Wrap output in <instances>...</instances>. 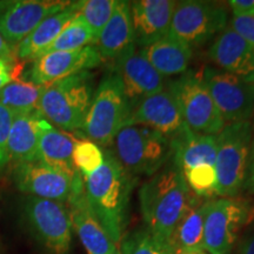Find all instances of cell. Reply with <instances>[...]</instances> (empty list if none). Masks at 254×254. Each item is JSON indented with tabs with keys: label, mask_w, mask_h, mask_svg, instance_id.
<instances>
[{
	"label": "cell",
	"mask_w": 254,
	"mask_h": 254,
	"mask_svg": "<svg viewBox=\"0 0 254 254\" xmlns=\"http://www.w3.org/2000/svg\"><path fill=\"white\" fill-rule=\"evenodd\" d=\"M198 198L190 190L182 167L172 155L139 190L145 228L158 243L172 252L171 239L174 230Z\"/></svg>",
	"instance_id": "1"
},
{
	"label": "cell",
	"mask_w": 254,
	"mask_h": 254,
	"mask_svg": "<svg viewBox=\"0 0 254 254\" xmlns=\"http://www.w3.org/2000/svg\"><path fill=\"white\" fill-rule=\"evenodd\" d=\"M134 183L135 178L126 172L112 150H105L103 166L84 178L88 207L117 246L125 236L127 208Z\"/></svg>",
	"instance_id": "2"
},
{
	"label": "cell",
	"mask_w": 254,
	"mask_h": 254,
	"mask_svg": "<svg viewBox=\"0 0 254 254\" xmlns=\"http://www.w3.org/2000/svg\"><path fill=\"white\" fill-rule=\"evenodd\" d=\"M94 91V75L90 71L77 73L44 86L38 111L64 132L80 131Z\"/></svg>",
	"instance_id": "3"
},
{
	"label": "cell",
	"mask_w": 254,
	"mask_h": 254,
	"mask_svg": "<svg viewBox=\"0 0 254 254\" xmlns=\"http://www.w3.org/2000/svg\"><path fill=\"white\" fill-rule=\"evenodd\" d=\"M112 152L132 177H152L172 158L171 139L148 127L126 125L117 133Z\"/></svg>",
	"instance_id": "4"
},
{
	"label": "cell",
	"mask_w": 254,
	"mask_h": 254,
	"mask_svg": "<svg viewBox=\"0 0 254 254\" xmlns=\"http://www.w3.org/2000/svg\"><path fill=\"white\" fill-rule=\"evenodd\" d=\"M131 111L132 106L119 77L114 71L109 72L95 88L80 131L88 140L107 147L126 125Z\"/></svg>",
	"instance_id": "5"
},
{
	"label": "cell",
	"mask_w": 254,
	"mask_h": 254,
	"mask_svg": "<svg viewBox=\"0 0 254 254\" xmlns=\"http://www.w3.org/2000/svg\"><path fill=\"white\" fill-rule=\"evenodd\" d=\"M253 141L250 120L228 124L217 135V195L234 198L244 190Z\"/></svg>",
	"instance_id": "6"
},
{
	"label": "cell",
	"mask_w": 254,
	"mask_h": 254,
	"mask_svg": "<svg viewBox=\"0 0 254 254\" xmlns=\"http://www.w3.org/2000/svg\"><path fill=\"white\" fill-rule=\"evenodd\" d=\"M252 218L253 206L238 196L205 200V252L231 254L241 228Z\"/></svg>",
	"instance_id": "7"
},
{
	"label": "cell",
	"mask_w": 254,
	"mask_h": 254,
	"mask_svg": "<svg viewBox=\"0 0 254 254\" xmlns=\"http://www.w3.org/2000/svg\"><path fill=\"white\" fill-rule=\"evenodd\" d=\"M228 26V13L224 6L204 0L176 1L168 36L190 49L205 45Z\"/></svg>",
	"instance_id": "8"
},
{
	"label": "cell",
	"mask_w": 254,
	"mask_h": 254,
	"mask_svg": "<svg viewBox=\"0 0 254 254\" xmlns=\"http://www.w3.org/2000/svg\"><path fill=\"white\" fill-rule=\"evenodd\" d=\"M167 88L176 97L184 123L190 131L218 135L226 126L198 73L185 72L177 80L168 82Z\"/></svg>",
	"instance_id": "9"
},
{
	"label": "cell",
	"mask_w": 254,
	"mask_h": 254,
	"mask_svg": "<svg viewBox=\"0 0 254 254\" xmlns=\"http://www.w3.org/2000/svg\"><path fill=\"white\" fill-rule=\"evenodd\" d=\"M28 227L50 254H67L72 243V222L63 202L28 196L24 205Z\"/></svg>",
	"instance_id": "10"
},
{
	"label": "cell",
	"mask_w": 254,
	"mask_h": 254,
	"mask_svg": "<svg viewBox=\"0 0 254 254\" xmlns=\"http://www.w3.org/2000/svg\"><path fill=\"white\" fill-rule=\"evenodd\" d=\"M200 75L226 125L252 118L254 82L211 66Z\"/></svg>",
	"instance_id": "11"
},
{
	"label": "cell",
	"mask_w": 254,
	"mask_h": 254,
	"mask_svg": "<svg viewBox=\"0 0 254 254\" xmlns=\"http://www.w3.org/2000/svg\"><path fill=\"white\" fill-rule=\"evenodd\" d=\"M69 1L59 0H4L0 1V36L17 47L38 25L62 11Z\"/></svg>",
	"instance_id": "12"
},
{
	"label": "cell",
	"mask_w": 254,
	"mask_h": 254,
	"mask_svg": "<svg viewBox=\"0 0 254 254\" xmlns=\"http://www.w3.org/2000/svg\"><path fill=\"white\" fill-rule=\"evenodd\" d=\"M95 45H88L75 51L51 52L33 60L28 81L39 86H46L77 73L90 71L103 63Z\"/></svg>",
	"instance_id": "13"
},
{
	"label": "cell",
	"mask_w": 254,
	"mask_h": 254,
	"mask_svg": "<svg viewBox=\"0 0 254 254\" xmlns=\"http://www.w3.org/2000/svg\"><path fill=\"white\" fill-rule=\"evenodd\" d=\"M114 72L122 81L127 99L134 105L165 88V77L136 50L135 45L127 49L114 60Z\"/></svg>",
	"instance_id": "14"
},
{
	"label": "cell",
	"mask_w": 254,
	"mask_h": 254,
	"mask_svg": "<svg viewBox=\"0 0 254 254\" xmlns=\"http://www.w3.org/2000/svg\"><path fill=\"white\" fill-rule=\"evenodd\" d=\"M126 125L148 127L171 139L182 131L185 123L176 97L166 87L138 101L132 107Z\"/></svg>",
	"instance_id": "15"
},
{
	"label": "cell",
	"mask_w": 254,
	"mask_h": 254,
	"mask_svg": "<svg viewBox=\"0 0 254 254\" xmlns=\"http://www.w3.org/2000/svg\"><path fill=\"white\" fill-rule=\"evenodd\" d=\"M67 202L72 228L77 232L87 254H112L118 246L110 239L109 234L88 207L84 178L80 173L73 180L72 192Z\"/></svg>",
	"instance_id": "16"
},
{
	"label": "cell",
	"mask_w": 254,
	"mask_h": 254,
	"mask_svg": "<svg viewBox=\"0 0 254 254\" xmlns=\"http://www.w3.org/2000/svg\"><path fill=\"white\" fill-rule=\"evenodd\" d=\"M74 179L40 161L15 165L13 171V180L19 190L30 196L63 204L71 195Z\"/></svg>",
	"instance_id": "17"
},
{
	"label": "cell",
	"mask_w": 254,
	"mask_h": 254,
	"mask_svg": "<svg viewBox=\"0 0 254 254\" xmlns=\"http://www.w3.org/2000/svg\"><path fill=\"white\" fill-rule=\"evenodd\" d=\"M174 6L172 0L129 1L135 46L144 49L168 36Z\"/></svg>",
	"instance_id": "18"
},
{
	"label": "cell",
	"mask_w": 254,
	"mask_h": 254,
	"mask_svg": "<svg viewBox=\"0 0 254 254\" xmlns=\"http://www.w3.org/2000/svg\"><path fill=\"white\" fill-rule=\"evenodd\" d=\"M208 57L221 71L254 82V47L230 26L215 38Z\"/></svg>",
	"instance_id": "19"
},
{
	"label": "cell",
	"mask_w": 254,
	"mask_h": 254,
	"mask_svg": "<svg viewBox=\"0 0 254 254\" xmlns=\"http://www.w3.org/2000/svg\"><path fill=\"white\" fill-rule=\"evenodd\" d=\"M75 139L62 129L56 128L46 119L40 120L38 158L40 163L74 179L79 172L73 164Z\"/></svg>",
	"instance_id": "20"
},
{
	"label": "cell",
	"mask_w": 254,
	"mask_h": 254,
	"mask_svg": "<svg viewBox=\"0 0 254 254\" xmlns=\"http://www.w3.org/2000/svg\"><path fill=\"white\" fill-rule=\"evenodd\" d=\"M78 14V1L69 2L68 6L57 13L44 19L34 28L30 36L25 38L15 47V55L19 60H36L44 55L51 44L57 39L69 21Z\"/></svg>",
	"instance_id": "21"
},
{
	"label": "cell",
	"mask_w": 254,
	"mask_h": 254,
	"mask_svg": "<svg viewBox=\"0 0 254 254\" xmlns=\"http://www.w3.org/2000/svg\"><path fill=\"white\" fill-rule=\"evenodd\" d=\"M41 119L43 116L39 111L14 114L7 142L9 163L19 165L39 161L38 145Z\"/></svg>",
	"instance_id": "22"
},
{
	"label": "cell",
	"mask_w": 254,
	"mask_h": 254,
	"mask_svg": "<svg viewBox=\"0 0 254 254\" xmlns=\"http://www.w3.org/2000/svg\"><path fill=\"white\" fill-rule=\"evenodd\" d=\"M134 45L129 1L117 0L109 23L101 31L95 46L101 58L116 60Z\"/></svg>",
	"instance_id": "23"
},
{
	"label": "cell",
	"mask_w": 254,
	"mask_h": 254,
	"mask_svg": "<svg viewBox=\"0 0 254 254\" xmlns=\"http://www.w3.org/2000/svg\"><path fill=\"white\" fill-rule=\"evenodd\" d=\"M173 157L183 172L198 165H215L217 158V135L200 134L187 127L171 138Z\"/></svg>",
	"instance_id": "24"
},
{
	"label": "cell",
	"mask_w": 254,
	"mask_h": 254,
	"mask_svg": "<svg viewBox=\"0 0 254 254\" xmlns=\"http://www.w3.org/2000/svg\"><path fill=\"white\" fill-rule=\"evenodd\" d=\"M139 51L163 77H171L187 72L193 50L167 36Z\"/></svg>",
	"instance_id": "25"
},
{
	"label": "cell",
	"mask_w": 254,
	"mask_h": 254,
	"mask_svg": "<svg viewBox=\"0 0 254 254\" xmlns=\"http://www.w3.org/2000/svg\"><path fill=\"white\" fill-rule=\"evenodd\" d=\"M204 215L205 200L198 198L174 230L171 239L173 254L206 253L204 250Z\"/></svg>",
	"instance_id": "26"
},
{
	"label": "cell",
	"mask_w": 254,
	"mask_h": 254,
	"mask_svg": "<svg viewBox=\"0 0 254 254\" xmlns=\"http://www.w3.org/2000/svg\"><path fill=\"white\" fill-rule=\"evenodd\" d=\"M44 86L30 81L13 80L0 90V105L14 113H28L38 111Z\"/></svg>",
	"instance_id": "27"
},
{
	"label": "cell",
	"mask_w": 254,
	"mask_h": 254,
	"mask_svg": "<svg viewBox=\"0 0 254 254\" xmlns=\"http://www.w3.org/2000/svg\"><path fill=\"white\" fill-rule=\"evenodd\" d=\"M95 44V37L90 26L80 15L77 14L62 31L57 39L51 44L44 55L51 52L75 51ZM43 55V56H44Z\"/></svg>",
	"instance_id": "28"
},
{
	"label": "cell",
	"mask_w": 254,
	"mask_h": 254,
	"mask_svg": "<svg viewBox=\"0 0 254 254\" xmlns=\"http://www.w3.org/2000/svg\"><path fill=\"white\" fill-rule=\"evenodd\" d=\"M117 0H84L78 1V14L86 21L93 32L95 43L101 31L109 23Z\"/></svg>",
	"instance_id": "29"
},
{
	"label": "cell",
	"mask_w": 254,
	"mask_h": 254,
	"mask_svg": "<svg viewBox=\"0 0 254 254\" xmlns=\"http://www.w3.org/2000/svg\"><path fill=\"white\" fill-rule=\"evenodd\" d=\"M186 183L193 194L199 198H211L217 195V171L215 166L202 164L184 172Z\"/></svg>",
	"instance_id": "30"
},
{
	"label": "cell",
	"mask_w": 254,
	"mask_h": 254,
	"mask_svg": "<svg viewBox=\"0 0 254 254\" xmlns=\"http://www.w3.org/2000/svg\"><path fill=\"white\" fill-rule=\"evenodd\" d=\"M73 164L82 178L97 172L104 164V152L93 141L75 140L73 147Z\"/></svg>",
	"instance_id": "31"
},
{
	"label": "cell",
	"mask_w": 254,
	"mask_h": 254,
	"mask_svg": "<svg viewBox=\"0 0 254 254\" xmlns=\"http://www.w3.org/2000/svg\"><path fill=\"white\" fill-rule=\"evenodd\" d=\"M119 245L122 254H173L167 247L158 243L146 228L125 234Z\"/></svg>",
	"instance_id": "32"
},
{
	"label": "cell",
	"mask_w": 254,
	"mask_h": 254,
	"mask_svg": "<svg viewBox=\"0 0 254 254\" xmlns=\"http://www.w3.org/2000/svg\"><path fill=\"white\" fill-rule=\"evenodd\" d=\"M14 114L15 113L12 110L0 105V172L9 163L7 142Z\"/></svg>",
	"instance_id": "33"
},
{
	"label": "cell",
	"mask_w": 254,
	"mask_h": 254,
	"mask_svg": "<svg viewBox=\"0 0 254 254\" xmlns=\"http://www.w3.org/2000/svg\"><path fill=\"white\" fill-rule=\"evenodd\" d=\"M232 30L254 47V17H232L230 24Z\"/></svg>",
	"instance_id": "34"
},
{
	"label": "cell",
	"mask_w": 254,
	"mask_h": 254,
	"mask_svg": "<svg viewBox=\"0 0 254 254\" xmlns=\"http://www.w3.org/2000/svg\"><path fill=\"white\" fill-rule=\"evenodd\" d=\"M228 4L234 17H254V0H231Z\"/></svg>",
	"instance_id": "35"
},
{
	"label": "cell",
	"mask_w": 254,
	"mask_h": 254,
	"mask_svg": "<svg viewBox=\"0 0 254 254\" xmlns=\"http://www.w3.org/2000/svg\"><path fill=\"white\" fill-rule=\"evenodd\" d=\"M244 190H246L247 192L251 193V194H254V141H252V146H251L250 159L249 165H247V172L245 184H244Z\"/></svg>",
	"instance_id": "36"
},
{
	"label": "cell",
	"mask_w": 254,
	"mask_h": 254,
	"mask_svg": "<svg viewBox=\"0 0 254 254\" xmlns=\"http://www.w3.org/2000/svg\"><path fill=\"white\" fill-rule=\"evenodd\" d=\"M0 59L8 63L12 66H15L18 63H20L17 58V55H15V51L6 44L1 36H0Z\"/></svg>",
	"instance_id": "37"
},
{
	"label": "cell",
	"mask_w": 254,
	"mask_h": 254,
	"mask_svg": "<svg viewBox=\"0 0 254 254\" xmlns=\"http://www.w3.org/2000/svg\"><path fill=\"white\" fill-rule=\"evenodd\" d=\"M240 254H254V232L243 243Z\"/></svg>",
	"instance_id": "38"
},
{
	"label": "cell",
	"mask_w": 254,
	"mask_h": 254,
	"mask_svg": "<svg viewBox=\"0 0 254 254\" xmlns=\"http://www.w3.org/2000/svg\"><path fill=\"white\" fill-rule=\"evenodd\" d=\"M14 67H15V66L9 65L8 63H6V62H4V60L0 59V75L12 74V71H13Z\"/></svg>",
	"instance_id": "39"
},
{
	"label": "cell",
	"mask_w": 254,
	"mask_h": 254,
	"mask_svg": "<svg viewBox=\"0 0 254 254\" xmlns=\"http://www.w3.org/2000/svg\"><path fill=\"white\" fill-rule=\"evenodd\" d=\"M12 80V77L11 74H4V75H0V90H1L2 87L6 86V85L9 84Z\"/></svg>",
	"instance_id": "40"
},
{
	"label": "cell",
	"mask_w": 254,
	"mask_h": 254,
	"mask_svg": "<svg viewBox=\"0 0 254 254\" xmlns=\"http://www.w3.org/2000/svg\"><path fill=\"white\" fill-rule=\"evenodd\" d=\"M112 254H122V252H120V250H119V247H117V250L114 251Z\"/></svg>",
	"instance_id": "41"
},
{
	"label": "cell",
	"mask_w": 254,
	"mask_h": 254,
	"mask_svg": "<svg viewBox=\"0 0 254 254\" xmlns=\"http://www.w3.org/2000/svg\"><path fill=\"white\" fill-rule=\"evenodd\" d=\"M177 254H190V253H177ZM200 254H206V253H200Z\"/></svg>",
	"instance_id": "42"
},
{
	"label": "cell",
	"mask_w": 254,
	"mask_h": 254,
	"mask_svg": "<svg viewBox=\"0 0 254 254\" xmlns=\"http://www.w3.org/2000/svg\"><path fill=\"white\" fill-rule=\"evenodd\" d=\"M253 141H254V125H253Z\"/></svg>",
	"instance_id": "43"
},
{
	"label": "cell",
	"mask_w": 254,
	"mask_h": 254,
	"mask_svg": "<svg viewBox=\"0 0 254 254\" xmlns=\"http://www.w3.org/2000/svg\"><path fill=\"white\" fill-rule=\"evenodd\" d=\"M253 211H254V206H253Z\"/></svg>",
	"instance_id": "44"
}]
</instances>
